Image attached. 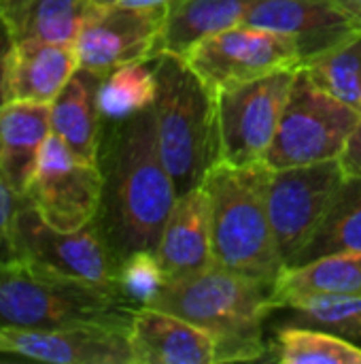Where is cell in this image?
<instances>
[{
    "label": "cell",
    "instance_id": "cell-1",
    "mask_svg": "<svg viewBox=\"0 0 361 364\" xmlns=\"http://www.w3.org/2000/svg\"><path fill=\"white\" fill-rule=\"evenodd\" d=\"M98 166L102 198L94 224L111 252L119 262L140 250L155 252L179 194L160 156L153 107L104 122Z\"/></svg>",
    "mask_w": 361,
    "mask_h": 364
},
{
    "label": "cell",
    "instance_id": "cell-2",
    "mask_svg": "<svg viewBox=\"0 0 361 364\" xmlns=\"http://www.w3.org/2000/svg\"><path fill=\"white\" fill-rule=\"evenodd\" d=\"M151 307L209 331L219 343V364L268 358L262 324L279 307L268 286L245 275L211 264L166 282Z\"/></svg>",
    "mask_w": 361,
    "mask_h": 364
},
{
    "label": "cell",
    "instance_id": "cell-3",
    "mask_svg": "<svg viewBox=\"0 0 361 364\" xmlns=\"http://www.w3.org/2000/svg\"><path fill=\"white\" fill-rule=\"evenodd\" d=\"M153 68L157 147L181 196L200 188L219 162L217 94L181 55L162 53L153 60Z\"/></svg>",
    "mask_w": 361,
    "mask_h": 364
},
{
    "label": "cell",
    "instance_id": "cell-4",
    "mask_svg": "<svg viewBox=\"0 0 361 364\" xmlns=\"http://www.w3.org/2000/svg\"><path fill=\"white\" fill-rule=\"evenodd\" d=\"M266 177L264 162L253 166L217 162L202 186L211 203L215 264L272 290L285 264L266 207Z\"/></svg>",
    "mask_w": 361,
    "mask_h": 364
},
{
    "label": "cell",
    "instance_id": "cell-5",
    "mask_svg": "<svg viewBox=\"0 0 361 364\" xmlns=\"http://www.w3.org/2000/svg\"><path fill=\"white\" fill-rule=\"evenodd\" d=\"M134 311L115 290L70 279L23 260L0 264V328H130Z\"/></svg>",
    "mask_w": 361,
    "mask_h": 364
},
{
    "label": "cell",
    "instance_id": "cell-6",
    "mask_svg": "<svg viewBox=\"0 0 361 364\" xmlns=\"http://www.w3.org/2000/svg\"><path fill=\"white\" fill-rule=\"evenodd\" d=\"M360 119L361 113L323 92L298 68L264 164L277 171L338 160Z\"/></svg>",
    "mask_w": 361,
    "mask_h": 364
},
{
    "label": "cell",
    "instance_id": "cell-7",
    "mask_svg": "<svg viewBox=\"0 0 361 364\" xmlns=\"http://www.w3.org/2000/svg\"><path fill=\"white\" fill-rule=\"evenodd\" d=\"M345 177L338 160L268 168L266 207L285 269L296 262L321 226Z\"/></svg>",
    "mask_w": 361,
    "mask_h": 364
},
{
    "label": "cell",
    "instance_id": "cell-8",
    "mask_svg": "<svg viewBox=\"0 0 361 364\" xmlns=\"http://www.w3.org/2000/svg\"><path fill=\"white\" fill-rule=\"evenodd\" d=\"M296 73L279 70L217 92L219 162L230 166L264 162Z\"/></svg>",
    "mask_w": 361,
    "mask_h": 364
},
{
    "label": "cell",
    "instance_id": "cell-9",
    "mask_svg": "<svg viewBox=\"0 0 361 364\" xmlns=\"http://www.w3.org/2000/svg\"><path fill=\"white\" fill-rule=\"evenodd\" d=\"M15 256L51 273L117 292L119 258L111 252L96 224L91 222L77 230L53 228L28 198L21 203L15 220Z\"/></svg>",
    "mask_w": 361,
    "mask_h": 364
},
{
    "label": "cell",
    "instance_id": "cell-10",
    "mask_svg": "<svg viewBox=\"0 0 361 364\" xmlns=\"http://www.w3.org/2000/svg\"><path fill=\"white\" fill-rule=\"evenodd\" d=\"M185 60L217 94L279 70L302 68V58L287 36L238 23L196 43Z\"/></svg>",
    "mask_w": 361,
    "mask_h": 364
},
{
    "label": "cell",
    "instance_id": "cell-11",
    "mask_svg": "<svg viewBox=\"0 0 361 364\" xmlns=\"http://www.w3.org/2000/svg\"><path fill=\"white\" fill-rule=\"evenodd\" d=\"M26 198L53 228L77 230L91 224L102 198L98 160L79 156L51 132L40 149Z\"/></svg>",
    "mask_w": 361,
    "mask_h": 364
},
{
    "label": "cell",
    "instance_id": "cell-12",
    "mask_svg": "<svg viewBox=\"0 0 361 364\" xmlns=\"http://www.w3.org/2000/svg\"><path fill=\"white\" fill-rule=\"evenodd\" d=\"M164 9L89 6L72 43L79 68L104 77L117 66L153 62L160 55Z\"/></svg>",
    "mask_w": 361,
    "mask_h": 364
},
{
    "label": "cell",
    "instance_id": "cell-13",
    "mask_svg": "<svg viewBox=\"0 0 361 364\" xmlns=\"http://www.w3.org/2000/svg\"><path fill=\"white\" fill-rule=\"evenodd\" d=\"M130 328H0V354L51 364H134Z\"/></svg>",
    "mask_w": 361,
    "mask_h": 364
},
{
    "label": "cell",
    "instance_id": "cell-14",
    "mask_svg": "<svg viewBox=\"0 0 361 364\" xmlns=\"http://www.w3.org/2000/svg\"><path fill=\"white\" fill-rule=\"evenodd\" d=\"M243 23L279 32L296 43L302 66L361 34L336 0H255Z\"/></svg>",
    "mask_w": 361,
    "mask_h": 364
},
{
    "label": "cell",
    "instance_id": "cell-15",
    "mask_svg": "<svg viewBox=\"0 0 361 364\" xmlns=\"http://www.w3.org/2000/svg\"><path fill=\"white\" fill-rule=\"evenodd\" d=\"M134 364H219L217 339L157 307H140L130 324Z\"/></svg>",
    "mask_w": 361,
    "mask_h": 364
},
{
    "label": "cell",
    "instance_id": "cell-16",
    "mask_svg": "<svg viewBox=\"0 0 361 364\" xmlns=\"http://www.w3.org/2000/svg\"><path fill=\"white\" fill-rule=\"evenodd\" d=\"M77 70L79 60L72 45L36 38L13 41L4 64V102L51 105Z\"/></svg>",
    "mask_w": 361,
    "mask_h": 364
},
{
    "label": "cell",
    "instance_id": "cell-17",
    "mask_svg": "<svg viewBox=\"0 0 361 364\" xmlns=\"http://www.w3.org/2000/svg\"><path fill=\"white\" fill-rule=\"evenodd\" d=\"M155 254L166 282L198 273L215 264L211 203L204 186L177 198L162 230Z\"/></svg>",
    "mask_w": 361,
    "mask_h": 364
},
{
    "label": "cell",
    "instance_id": "cell-18",
    "mask_svg": "<svg viewBox=\"0 0 361 364\" xmlns=\"http://www.w3.org/2000/svg\"><path fill=\"white\" fill-rule=\"evenodd\" d=\"M51 134L49 105H0V179L26 196L40 149Z\"/></svg>",
    "mask_w": 361,
    "mask_h": 364
},
{
    "label": "cell",
    "instance_id": "cell-19",
    "mask_svg": "<svg viewBox=\"0 0 361 364\" xmlns=\"http://www.w3.org/2000/svg\"><path fill=\"white\" fill-rule=\"evenodd\" d=\"M98 75L79 68L49 105L51 132L87 160H98L104 128V119L98 109Z\"/></svg>",
    "mask_w": 361,
    "mask_h": 364
},
{
    "label": "cell",
    "instance_id": "cell-20",
    "mask_svg": "<svg viewBox=\"0 0 361 364\" xmlns=\"http://www.w3.org/2000/svg\"><path fill=\"white\" fill-rule=\"evenodd\" d=\"M255 0H174L166 6L160 55L185 58L202 38L245 21Z\"/></svg>",
    "mask_w": 361,
    "mask_h": 364
},
{
    "label": "cell",
    "instance_id": "cell-21",
    "mask_svg": "<svg viewBox=\"0 0 361 364\" xmlns=\"http://www.w3.org/2000/svg\"><path fill=\"white\" fill-rule=\"evenodd\" d=\"M89 6V0H0V19L11 41L72 45Z\"/></svg>",
    "mask_w": 361,
    "mask_h": 364
},
{
    "label": "cell",
    "instance_id": "cell-22",
    "mask_svg": "<svg viewBox=\"0 0 361 364\" xmlns=\"http://www.w3.org/2000/svg\"><path fill=\"white\" fill-rule=\"evenodd\" d=\"M313 294L361 296V252L332 254L306 264L287 267L272 288L279 309Z\"/></svg>",
    "mask_w": 361,
    "mask_h": 364
},
{
    "label": "cell",
    "instance_id": "cell-23",
    "mask_svg": "<svg viewBox=\"0 0 361 364\" xmlns=\"http://www.w3.org/2000/svg\"><path fill=\"white\" fill-rule=\"evenodd\" d=\"M347 252H361V177H345L321 226L291 267Z\"/></svg>",
    "mask_w": 361,
    "mask_h": 364
},
{
    "label": "cell",
    "instance_id": "cell-24",
    "mask_svg": "<svg viewBox=\"0 0 361 364\" xmlns=\"http://www.w3.org/2000/svg\"><path fill=\"white\" fill-rule=\"evenodd\" d=\"M270 352L283 364H361V346L302 324L279 328Z\"/></svg>",
    "mask_w": 361,
    "mask_h": 364
},
{
    "label": "cell",
    "instance_id": "cell-25",
    "mask_svg": "<svg viewBox=\"0 0 361 364\" xmlns=\"http://www.w3.org/2000/svg\"><path fill=\"white\" fill-rule=\"evenodd\" d=\"M157 94L155 68L149 62H132L100 77L98 109L104 122L126 119L153 107Z\"/></svg>",
    "mask_w": 361,
    "mask_h": 364
},
{
    "label": "cell",
    "instance_id": "cell-26",
    "mask_svg": "<svg viewBox=\"0 0 361 364\" xmlns=\"http://www.w3.org/2000/svg\"><path fill=\"white\" fill-rule=\"evenodd\" d=\"M330 96L361 113V34L302 66Z\"/></svg>",
    "mask_w": 361,
    "mask_h": 364
},
{
    "label": "cell",
    "instance_id": "cell-27",
    "mask_svg": "<svg viewBox=\"0 0 361 364\" xmlns=\"http://www.w3.org/2000/svg\"><path fill=\"white\" fill-rule=\"evenodd\" d=\"M294 324L321 328L361 346V296L313 294L294 301Z\"/></svg>",
    "mask_w": 361,
    "mask_h": 364
},
{
    "label": "cell",
    "instance_id": "cell-28",
    "mask_svg": "<svg viewBox=\"0 0 361 364\" xmlns=\"http://www.w3.org/2000/svg\"><path fill=\"white\" fill-rule=\"evenodd\" d=\"M166 284V275L151 250H140L126 256L117 271V292L134 309L151 307Z\"/></svg>",
    "mask_w": 361,
    "mask_h": 364
},
{
    "label": "cell",
    "instance_id": "cell-29",
    "mask_svg": "<svg viewBox=\"0 0 361 364\" xmlns=\"http://www.w3.org/2000/svg\"><path fill=\"white\" fill-rule=\"evenodd\" d=\"M26 196L0 179V264L17 260L15 256V220Z\"/></svg>",
    "mask_w": 361,
    "mask_h": 364
},
{
    "label": "cell",
    "instance_id": "cell-30",
    "mask_svg": "<svg viewBox=\"0 0 361 364\" xmlns=\"http://www.w3.org/2000/svg\"><path fill=\"white\" fill-rule=\"evenodd\" d=\"M338 162L347 177H361V119L349 134Z\"/></svg>",
    "mask_w": 361,
    "mask_h": 364
},
{
    "label": "cell",
    "instance_id": "cell-31",
    "mask_svg": "<svg viewBox=\"0 0 361 364\" xmlns=\"http://www.w3.org/2000/svg\"><path fill=\"white\" fill-rule=\"evenodd\" d=\"M94 6H126V9H164L174 0H89Z\"/></svg>",
    "mask_w": 361,
    "mask_h": 364
},
{
    "label": "cell",
    "instance_id": "cell-32",
    "mask_svg": "<svg viewBox=\"0 0 361 364\" xmlns=\"http://www.w3.org/2000/svg\"><path fill=\"white\" fill-rule=\"evenodd\" d=\"M336 4L355 21L361 26V0H336Z\"/></svg>",
    "mask_w": 361,
    "mask_h": 364
}]
</instances>
